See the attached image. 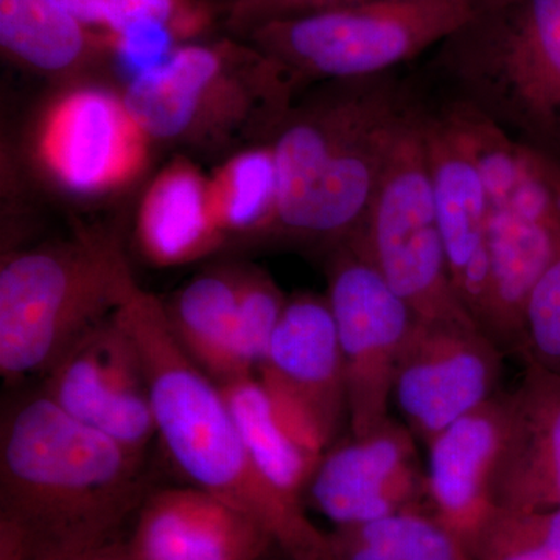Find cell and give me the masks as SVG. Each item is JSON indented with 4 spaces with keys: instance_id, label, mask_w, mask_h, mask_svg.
Listing matches in <instances>:
<instances>
[{
    "instance_id": "30",
    "label": "cell",
    "mask_w": 560,
    "mask_h": 560,
    "mask_svg": "<svg viewBox=\"0 0 560 560\" xmlns=\"http://www.w3.org/2000/svg\"><path fill=\"white\" fill-rule=\"evenodd\" d=\"M88 27L103 25L109 28L108 2L106 0H51Z\"/></svg>"
},
{
    "instance_id": "12",
    "label": "cell",
    "mask_w": 560,
    "mask_h": 560,
    "mask_svg": "<svg viewBox=\"0 0 560 560\" xmlns=\"http://www.w3.org/2000/svg\"><path fill=\"white\" fill-rule=\"evenodd\" d=\"M43 390L72 418L145 455L156 434L145 368L130 331L114 313L43 378Z\"/></svg>"
},
{
    "instance_id": "16",
    "label": "cell",
    "mask_w": 560,
    "mask_h": 560,
    "mask_svg": "<svg viewBox=\"0 0 560 560\" xmlns=\"http://www.w3.org/2000/svg\"><path fill=\"white\" fill-rule=\"evenodd\" d=\"M256 375L268 393L311 420L327 447L349 427L345 364L326 296L289 298Z\"/></svg>"
},
{
    "instance_id": "5",
    "label": "cell",
    "mask_w": 560,
    "mask_h": 560,
    "mask_svg": "<svg viewBox=\"0 0 560 560\" xmlns=\"http://www.w3.org/2000/svg\"><path fill=\"white\" fill-rule=\"evenodd\" d=\"M135 280L106 235L18 250L0 267V375L13 386L47 372L109 319Z\"/></svg>"
},
{
    "instance_id": "15",
    "label": "cell",
    "mask_w": 560,
    "mask_h": 560,
    "mask_svg": "<svg viewBox=\"0 0 560 560\" xmlns=\"http://www.w3.org/2000/svg\"><path fill=\"white\" fill-rule=\"evenodd\" d=\"M422 130L442 242L460 304L486 331L490 308L489 210L474 154L442 102L422 95Z\"/></svg>"
},
{
    "instance_id": "9",
    "label": "cell",
    "mask_w": 560,
    "mask_h": 560,
    "mask_svg": "<svg viewBox=\"0 0 560 560\" xmlns=\"http://www.w3.org/2000/svg\"><path fill=\"white\" fill-rule=\"evenodd\" d=\"M350 242L419 320L477 324L460 304L448 271L423 139L422 94L390 150L363 228Z\"/></svg>"
},
{
    "instance_id": "19",
    "label": "cell",
    "mask_w": 560,
    "mask_h": 560,
    "mask_svg": "<svg viewBox=\"0 0 560 560\" xmlns=\"http://www.w3.org/2000/svg\"><path fill=\"white\" fill-rule=\"evenodd\" d=\"M506 393V431L493 480L497 506L560 508V375L525 364Z\"/></svg>"
},
{
    "instance_id": "28",
    "label": "cell",
    "mask_w": 560,
    "mask_h": 560,
    "mask_svg": "<svg viewBox=\"0 0 560 560\" xmlns=\"http://www.w3.org/2000/svg\"><path fill=\"white\" fill-rule=\"evenodd\" d=\"M109 31L113 35L136 25H160L172 35L194 32L202 22L200 11L184 5L183 0H106Z\"/></svg>"
},
{
    "instance_id": "4",
    "label": "cell",
    "mask_w": 560,
    "mask_h": 560,
    "mask_svg": "<svg viewBox=\"0 0 560 560\" xmlns=\"http://www.w3.org/2000/svg\"><path fill=\"white\" fill-rule=\"evenodd\" d=\"M433 69L445 97L560 162V0H485Z\"/></svg>"
},
{
    "instance_id": "21",
    "label": "cell",
    "mask_w": 560,
    "mask_h": 560,
    "mask_svg": "<svg viewBox=\"0 0 560 560\" xmlns=\"http://www.w3.org/2000/svg\"><path fill=\"white\" fill-rule=\"evenodd\" d=\"M241 270L202 272L164 304L173 337L184 352L217 383L253 375L237 346Z\"/></svg>"
},
{
    "instance_id": "33",
    "label": "cell",
    "mask_w": 560,
    "mask_h": 560,
    "mask_svg": "<svg viewBox=\"0 0 560 560\" xmlns=\"http://www.w3.org/2000/svg\"><path fill=\"white\" fill-rule=\"evenodd\" d=\"M232 2V0H230V3Z\"/></svg>"
},
{
    "instance_id": "10",
    "label": "cell",
    "mask_w": 560,
    "mask_h": 560,
    "mask_svg": "<svg viewBox=\"0 0 560 560\" xmlns=\"http://www.w3.org/2000/svg\"><path fill=\"white\" fill-rule=\"evenodd\" d=\"M326 298L345 364L349 430L359 436L390 416L397 366L418 316L350 241L327 256Z\"/></svg>"
},
{
    "instance_id": "3",
    "label": "cell",
    "mask_w": 560,
    "mask_h": 560,
    "mask_svg": "<svg viewBox=\"0 0 560 560\" xmlns=\"http://www.w3.org/2000/svg\"><path fill=\"white\" fill-rule=\"evenodd\" d=\"M116 313L138 346L156 434L180 474L259 522L287 558L335 560L329 534L313 525L304 503L257 469L223 388L175 340L164 302L135 279Z\"/></svg>"
},
{
    "instance_id": "1",
    "label": "cell",
    "mask_w": 560,
    "mask_h": 560,
    "mask_svg": "<svg viewBox=\"0 0 560 560\" xmlns=\"http://www.w3.org/2000/svg\"><path fill=\"white\" fill-rule=\"evenodd\" d=\"M143 460L43 389L13 401L0 430V559L66 558L119 540L149 495Z\"/></svg>"
},
{
    "instance_id": "2",
    "label": "cell",
    "mask_w": 560,
    "mask_h": 560,
    "mask_svg": "<svg viewBox=\"0 0 560 560\" xmlns=\"http://www.w3.org/2000/svg\"><path fill=\"white\" fill-rule=\"evenodd\" d=\"M419 101L396 70L324 81L296 101L270 140L278 198L264 241L327 256L352 241Z\"/></svg>"
},
{
    "instance_id": "29",
    "label": "cell",
    "mask_w": 560,
    "mask_h": 560,
    "mask_svg": "<svg viewBox=\"0 0 560 560\" xmlns=\"http://www.w3.org/2000/svg\"><path fill=\"white\" fill-rule=\"evenodd\" d=\"M363 2L370 0H232L228 21L232 31L246 36L270 22L294 20Z\"/></svg>"
},
{
    "instance_id": "31",
    "label": "cell",
    "mask_w": 560,
    "mask_h": 560,
    "mask_svg": "<svg viewBox=\"0 0 560 560\" xmlns=\"http://www.w3.org/2000/svg\"><path fill=\"white\" fill-rule=\"evenodd\" d=\"M11 560V559H0ZM50 560H131L128 555L127 541L114 540L94 550L80 552V555L66 556V558Z\"/></svg>"
},
{
    "instance_id": "25",
    "label": "cell",
    "mask_w": 560,
    "mask_h": 560,
    "mask_svg": "<svg viewBox=\"0 0 560 560\" xmlns=\"http://www.w3.org/2000/svg\"><path fill=\"white\" fill-rule=\"evenodd\" d=\"M470 560H560V508L497 506L471 547Z\"/></svg>"
},
{
    "instance_id": "11",
    "label": "cell",
    "mask_w": 560,
    "mask_h": 560,
    "mask_svg": "<svg viewBox=\"0 0 560 560\" xmlns=\"http://www.w3.org/2000/svg\"><path fill=\"white\" fill-rule=\"evenodd\" d=\"M504 350L477 324L419 320L401 353L393 405L429 445L501 393Z\"/></svg>"
},
{
    "instance_id": "20",
    "label": "cell",
    "mask_w": 560,
    "mask_h": 560,
    "mask_svg": "<svg viewBox=\"0 0 560 560\" xmlns=\"http://www.w3.org/2000/svg\"><path fill=\"white\" fill-rule=\"evenodd\" d=\"M226 241L213 206L210 179L178 160L154 178L138 217L143 256L160 267L200 259Z\"/></svg>"
},
{
    "instance_id": "32",
    "label": "cell",
    "mask_w": 560,
    "mask_h": 560,
    "mask_svg": "<svg viewBox=\"0 0 560 560\" xmlns=\"http://www.w3.org/2000/svg\"><path fill=\"white\" fill-rule=\"evenodd\" d=\"M261 560H275V559H271V558H270V555H268V556H267V558H264V559H261ZM287 560H291V559L289 558V559H287Z\"/></svg>"
},
{
    "instance_id": "6",
    "label": "cell",
    "mask_w": 560,
    "mask_h": 560,
    "mask_svg": "<svg viewBox=\"0 0 560 560\" xmlns=\"http://www.w3.org/2000/svg\"><path fill=\"white\" fill-rule=\"evenodd\" d=\"M296 98L279 62L230 40L173 50L160 68L131 79L124 94L149 139L201 149L270 142Z\"/></svg>"
},
{
    "instance_id": "18",
    "label": "cell",
    "mask_w": 560,
    "mask_h": 560,
    "mask_svg": "<svg viewBox=\"0 0 560 560\" xmlns=\"http://www.w3.org/2000/svg\"><path fill=\"white\" fill-rule=\"evenodd\" d=\"M506 431V393L456 420L429 445L427 506L470 550L495 510L493 480Z\"/></svg>"
},
{
    "instance_id": "27",
    "label": "cell",
    "mask_w": 560,
    "mask_h": 560,
    "mask_svg": "<svg viewBox=\"0 0 560 560\" xmlns=\"http://www.w3.org/2000/svg\"><path fill=\"white\" fill-rule=\"evenodd\" d=\"M517 355L525 364L560 375V256L529 293Z\"/></svg>"
},
{
    "instance_id": "7",
    "label": "cell",
    "mask_w": 560,
    "mask_h": 560,
    "mask_svg": "<svg viewBox=\"0 0 560 560\" xmlns=\"http://www.w3.org/2000/svg\"><path fill=\"white\" fill-rule=\"evenodd\" d=\"M441 102L474 154L488 198L486 334L504 352L518 353L526 301L560 256V162L510 138L470 106Z\"/></svg>"
},
{
    "instance_id": "13",
    "label": "cell",
    "mask_w": 560,
    "mask_h": 560,
    "mask_svg": "<svg viewBox=\"0 0 560 560\" xmlns=\"http://www.w3.org/2000/svg\"><path fill=\"white\" fill-rule=\"evenodd\" d=\"M149 140L124 97L102 88H75L44 114L38 154L44 168L66 189L105 194L127 186L143 171Z\"/></svg>"
},
{
    "instance_id": "17",
    "label": "cell",
    "mask_w": 560,
    "mask_h": 560,
    "mask_svg": "<svg viewBox=\"0 0 560 560\" xmlns=\"http://www.w3.org/2000/svg\"><path fill=\"white\" fill-rule=\"evenodd\" d=\"M127 548L131 560H261L278 545L250 515L189 485L147 495Z\"/></svg>"
},
{
    "instance_id": "24",
    "label": "cell",
    "mask_w": 560,
    "mask_h": 560,
    "mask_svg": "<svg viewBox=\"0 0 560 560\" xmlns=\"http://www.w3.org/2000/svg\"><path fill=\"white\" fill-rule=\"evenodd\" d=\"M221 231L264 241L278 198L275 154L270 142L237 151L210 178Z\"/></svg>"
},
{
    "instance_id": "26",
    "label": "cell",
    "mask_w": 560,
    "mask_h": 560,
    "mask_svg": "<svg viewBox=\"0 0 560 560\" xmlns=\"http://www.w3.org/2000/svg\"><path fill=\"white\" fill-rule=\"evenodd\" d=\"M287 301L289 298L268 272L257 268L241 270L237 346L243 363L253 374L267 355Z\"/></svg>"
},
{
    "instance_id": "23",
    "label": "cell",
    "mask_w": 560,
    "mask_h": 560,
    "mask_svg": "<svg viewBox=\"0 0 560 560\" xmlns=\"http://www.w3.org/2000/svg\"><path fill=\"white\" fill-rule=\"evenodd\" d=\"M221 388L265 480L289 499L304 503L305 490L323 455L302 444L280 422L256 374L242 375Z\"/></svg>"
},
{
    "instance_id": "8",
    "label": "cell",
    "mask_w": 560,
    "mask_h": 560,
    "mask_svg": "<svg viewBox=\"0 0 560 560\" xmlns=\"http://www.w3.org/2000/svg\"><path fill=\"white\" fill-rule=\"evenodd\" d=\"M485 0H370L261 25L250 46L279 62L298 92L390 72L463 27Z\"/></svg>"
},
{
    "instance_id": "14",
    "label": "cell",
    "mask_w": 560,
    "mask_h": 560,
    "mask_svg": "<svg viewBox=\"0 0 560 560\" xmlns=\"http://www.w3.org/2000/svg\"><path fill=\"white\" fill-rule=\"evenodd\" d=\"M305 497L335 526L378 521L427 503L418 440L393 418L368 433L331 444Z\"/></svg>"
},
{
    "instance_id": "22",
    "label": "cell",
    "mask_w": 560,
    "mask_h": 560,
    "mask_svg": "<svg viewBox=\"0 0 560 560\" xmlns=\"http://www.w3.org/2000/svg\"><path fill=\"white\" fill-rule=\"evenodd\" d=\"M0 46L11 60L44 75L68 77L114 49L51 0H0Z\"/></svg>"
}]
</instances>
